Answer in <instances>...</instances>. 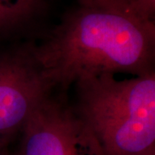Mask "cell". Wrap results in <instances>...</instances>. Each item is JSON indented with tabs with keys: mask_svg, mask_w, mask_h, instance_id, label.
Returning <instances> with one entry per match:
<instances>
[{
	"mask_svg": "<svg viewBox=\"0 0 155 155\" xmlns=\"http://www.w3.org/2000/svg\"><path fill=\"white\" fill-rule=\"evenodd\" d=\"M33 49L54 90L101 73L142 76L154 72L155 24L121 9L79 5Z\"/></svg>",
	"mask_w": 155,
	"mask_h": 155,
	"instance_id": "1",
	"label": "cell"
},
{
	"mask_svg": "<svg viewBox=\"0 0 155 155\" xmlns=\"http://www.w3.org/2000/svg\"><path fill=\"white\" fill-rule=\"evenodd\" d=\"M78 1L79 3V5L116 8L131 13L129 11V4L131 0H78Z\"/></svg>",
	"mask_w": 155,
	"mask_h": 155,
	"instance_id": "7",
	"label": "cell"
},
{
	"mask_svg": "<svg viewBox=\"0 0 155 155\" xmlns=\"http://www.w3.org/2000/svg\"><path fill=\"white\" fill-rule=\"evenodd\" d=\"M41 6V0H0V35L28 24Z\"/></svg>",
	"mask_w": 155,
	"mask_h": 155,
	"instance_id": "5",
	"label": "cell"
},
{
	"mask_svg": "<svg viewBox=\"0 0 155 155\" xmlns=\"http://www.w3.org/2000/svg\"><path fill=\"white\" fill-rule=\"evenodd\" d=\"M9 155H104L94 135L62 97L53 92L42 100Z\"/></svg>",
	"mask_w": 155,
	"mask_h": 155,
	"instance_id": "4",
	"label": "cell"
},
{
	"mask_svg": "<svg viewBox=\"0 0 155 155\" xmlns=\"http://www.w3.org/2000/svg\"><path fill=\"white\" fill-rule=\"evenodd\" d=\"M54 90L33 44L0 52V155L10 154L28 118Z\"/></svg>",
	"mask_w": 155,
	"mask_h": 155,
	"instance_id": "3",
	"label": "cell"
},
{
	"mask_svg": "<svg viewBox=\"0 0 155 155\" xmlns=\"http://www.w3.org/2000/svg\"><path fill=\"white\" fill-rule=\"evenodd\" d=\"M74 85L72 109L104 155H138L154 147V72L127 79L101 73Z\"/></svg>",
	"mask_w": 155,
	"mask_h": 155,
	"instance_id": "2",
	"label": "cell"
},
{
	"mask_svg": "<svg viewBox=\"0 0 155 155\" xmlns=\"http://www.w3.org/2000/svg\"><path fill=\"white\" fill-rule=\"evenodd\" d=\"M138 155H155V146L153 147H151V148H149L148 150H147L144 153H142Z\"/></svg>",
	"mask_w": 155,
	"mask_h": 155,
	"instance_id": "8",
	"label": "cell"
},
{
	"mask_svg": "<svg viewBox=\"0 0 155 155\" xmlns=\"http://www.w3.org/2000/svg\"><path fill=\"white\" fill-rule=\"evenodd\" d=\"M129 11L140 19L154 22L155 0H131Z\"/></svg>",
	"mask_w": 155,
	"mask_h": 155,
	"instance_id": "6",
	"label": "cell"
}]
</instances>
